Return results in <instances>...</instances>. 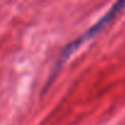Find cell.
I'll return each mask as SVG.
<instances>
[{"mask_svg":"<svg viewBox=\"0 0 125 125\" xmlns=\"http://www.w3.org/2000/svg\"><path fill=\"white\" fill-rule=\"evenodd\" d=\"M124 9H125V1H118V3H115V4L110 8V10H109L102 19H99V20H98L92 27H90L82 36H80L79 38H76L74 42L69 43L64 49L61 50V53H60L59 56H58V60H56V62H55V65H54V69H53L52 74L49 75L48 83H47L45 88H48V86L53 82V80L55 79L56 74H58L59 70H60V68L68 61V59H69L85 42H87V41H90L91 38H93V37H94L96 34H98L105 26H108Z\"/></svg>","mask_w":125,"mask_h":125,"instance_id":"obj_1","label":"cell"}]
</instances>
